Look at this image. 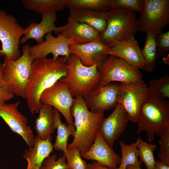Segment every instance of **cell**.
<instances>
[{
	"instance_id": "44dd1931",
	"label": "cell",
	"mask_w": 169,
	"mask_h": 169,
	"mask_svg": "<svg viewBox=\"0 0 169 169\" xmlns=\"http://www.w3.org/2000/svg\"><path fill=\"white\" fill-rule=\"evenodd\" d=\"M51 136L45 140L40 139L36 135L34 145L26 149L23 157L27 161L26 169H40L44 160L53 151Z\"/></svg>"
},
{
	"instance_id": "e575fe53",
	"label": "cell",
	"mask_w": 169,
	"mask_h": 169,
	"mask_svg": "<svg viewBox=\"0 0 169 169\" xmlns=\"http://www.w3.org/2000/svg\"><path fill=\"white\" fill-rule=\"evenodd\" d=\"M156 42L158 55H165L169 50V31L159 33L156 37Z\"/></svg>"
},
{
	"instance_id": "7c38bea8",
	"label": "cell",
	"mask_w": 169,
	"mask_h": 169,
	"mask_svg": "<svg viewBox=\"0 0 169 169\" xmlns=\"http://www.w3.org/2000/svg\"><path fill=\"white\" fill-rule=\"evenodd\" d=\"M20 102L13 103H0V117L11 130L20 136L29 147L35 143L34 137L31 127L28 125L26 116L18 110Z\"/></svg>"
},
{
	"instance_id": "4dcf8cb0",
	"label": "cell",
	"mask_w": 169,
	"mask_h": 169,
	"mask_svg": "<svg viewBox=\"0 0 169 169\" xmlns=\"http://www.w3.org/2000/svg\"><path fill=\"white\" fill-rule=\"evenodd\" d=\"M66 156L68 169H87L88 164L82 159L77 149H68Z\"/></svg>"
},
{
	"instance_id": "8992f818",
	"label": "cell",
	"mask_w": 169,
	"mask_h": 169,
	"mask_svg": "<svg viewBox=\"0 0 169 169\" xmlns=\"http://www.w3.org/2000/svg\"><path fill=\"white\" fill-rule=\"evenodd\" d=\"M29 45L22 47V54L18 59L4 57L2 64L3 77L7 86L13 95L25 99L27 86L33 61L29 53Z\"/></svg>"
},
{
	"instance_id": "30bf717a",
	"label": "cell",
	"mask_w": 169,
	"mask_h": 169,
	"mask_svg": "<svg viewBox=\"0 0 169 169\" xmlns=\"http://www.w3.org/2000/svg\"><path fill=\"white\" fill-rule=\"evenodd\" d=\"M147 87L142 79L130 83L119 84L118 104L128 114L130 120L137 121L141 105L146 95Z\"/></svg>"
},
{
	"instance_id": "4fadbf2b",
	"label": "cell",
	"mask_w": 169,
	"mask_h": 169,
	"mask_svg": "<svg viewBox=\"0 0 169 169\" xmlns=\"http://www.w3.org/2000/svg\"><path fill=\"white\" fill-rule=\"evenodd\" d=\"M119 83L99 84L84 99L87 108L93 113H103L115 107L118 104Z\"/></svg>"
},
{
	"instance_id": "3957f363",
	"label": "cell",
	"mask_w": 169,
	"mask_h": 169,
	"mask_svg": "<svg viewBox=\"0 0 169 169\" xmlns=\"http://www.w3.org/2000/svg\"><path fill=\"white\" fill-rule=\"evenodd\" d=\"M136 123V134L145 131L148 143H151L155 134L159 136L169 126V101L147 94L140 108Z\"/></svg>"
},
{
	"instance_id": "d4e9b609",
	"label": "cell",
	"mask_w": 169,
	"mask_h": 169,
	"mask_svg": "<svg viewBox=\"0 0 169 169\" xmlns=\"http://www.w3.org/2000/svg\"><path fill=\"white\" fill-rule=\"evenodd\" d=\"M21 2L27 9L42 15L63 10L67 0H22Z\"/></svg>"
},
{
	"instance_id": "cb8c5ba5",
	"label": "cell",
	"mask_w": 169,
	"mask_h": 169,
	"mask_svg": "<svg viewBox=\"0 0 169 169\" xmlns=\"http://www.w3.org/2000/svg\"><path fill=\"white\" fill-rule=\"evenodd\" d=\"M55 127L57 129V136L53 145V148L57 151H63L65 156L68 153V141L70 135L73 137L76 132L74 124H67L61 120L59 112L55 108Z\"/></svg>"
},
{
	"instance_id": "7a4b0ae2",
	"label": "cell",
	"mask_w": 169,
	"mask_h": 169,
	"mask_svg": "<svg viewBox=\"0 0 169 169\" xmlns=\"http://www.w3.org/2000/svg\"><path fill=\"white\" fill-rule=\"evenodd\" d=\"M70 113L74 118L76 132L73 141L68 145V149H77L81 156L93 143L104 114L91 112L87 108L84 98L81 97L74 98Z\"/></svg>"
},
{
	"instance_id": "836d02e7",
	"label": "cell",
	"mask_w": 169,
	"mask_h": 169,
	"mask_svg": "<svg viewBox=\"0 0 169 169\" xmlns=\"http://www.w3.org/2000/svg\"><path fill=\"white\" fill-rule=\"evenodd\" d=\"M56 158L55 155L49 156L43 161L40 169H68L65 155L60 156L57 160Z\"/></svg>"
},
{
	"instance_id": "74e56055",
	"label": "cell",
	"mask_w": 169,
	"mask_h": 169,
	"mask_svg": "<svg viewBox=\"0 0 169 169\" xmlns=\"http://www.w3.org/2000/svg\"><path fill=\"white\" fill-rule=\"evenodd\" d=\"M155 169H169V165L165 164L160 160L155 161Z\"/></svg>"
},
{
	"instance_id": "f546056e",
	"label": "cell",
	"mask_w": 169,
	"mask_h": 169,
	"mask_svg": "<svg viewBox=\"0 0 169 169\" xmlns=\"http://www.w3.org/2000/svg\"><path fill=\"white\" fill-rule=\"evenodd\" d=\"M150 83V85L147 89L146 94L153 95L162 99L169 98V75L152 79Z\"/></svg>"
},
{
	"instance_id": "5bb4252c",
	"label": "cell",
	"mask_w": 169,
	"mask_h": 169,
	"mask_svg": "<svg viewBox=\"0 0 169 169\" xmlns=\"http://www.w3.org/2000/svg\"><path fill=\"white\" fill-rule=\"evenodd\" d=\"M44 38L42 43L30 47L29 53L33 60L46 58L49 54L53 55L52 58L54 60L59 56L67 58L71 54L69 46L75 44L72 39L60 35L55 37L49 33L45 35Z\"/></svg>"
},
{
	"instance_id": "1f68e13d",
	"label": "cell",
	"mask_w": 169,
	"mask_h": 169,
	"mask_svg": "<svg viewBox=\"0 0 169 169\" xmlns=\"http://www.w3.org/2000/svg\"><path fill=\"white\" fill-rule=\"evenodd\" d=\"M159 136L160 147L158 157L162 162L169 165V126L164 129Z\"/></svg>"
},
{
	"instance_id": "e0dca14e",
	"label": "cell",
	"mask_w": 169,
	"mask_h": 169,
	"mask_svg": "<svg viewBox=\"0 0 169 169\" xmlns=\"http://www.w3.org/2000/svg\"><path fill=\"white\" fill-rule=\"evenodd\" d=\"M81 156L86 159L95 161L102 166L111 168L117 167L120 162V156L107 143L99 129L92 145Z\"/></svg>"
},
{
	"instance_id": "d590c367",
	"label": "cell",
	"mask_w": 169,
	"mask_h": 169,
	"mask_svg": "<svg viewBox=\"0 0 169 169\" xmlns=\"http://www.w3.org/2000/svg\"><path fill=\"white\" fill-rule=\"evenodd\" d=\"M9 90L4 81L2 71V64L0 61V103L5 102L13 96Z\"/></svg>"
},
{
	"instance_id": "5b68a950",
	"label": "cell",
	"mask_w": 169,
	"mask_h": 169,
	"mask_svg": "<svg viewBox=\"0 0 169 169\" xmlns=\"http://www.w3.org/2000/svg\"><path fill=\"white\" fill-rule=\"evenodd\" d=\"M66 60L68 73L59 80L67 85L73 97L84 99L99 84L100 74L97 65L85 66L77 56L72 53Z\"/></svg>"
},
{
	"instance_id": "d6a6232c",
	"label": "cell",
	"mask_w": 169,
	"mask_h": 169,
	"mask_svg": "<svg viewBox=\"0 0 169 169\" xmlns=\"http://www.w3.org/2000/svg\"><path fill=\"white\" fill-rule=\"evenodd\" d=\"M143 0H111V9L124 8L135 12H141L143 6Z\"/></svg>"
},
{
	"instance_id": "2e32d148",
	"label": "cell",
	"mask_w": 169,
	"mask_h": 169,
	"mask_svg": "<svg viewBox=\"0 0 169 169\" xmlns=\"http://www.w3.org/2000/svg\"><path fill=\"white\" fill-rule=\"evenodd\" d=\"M110 48L99 39L82 44H74L69 46L71 53L77 56L84 65L90 67L95 64L98 68L108 56Z\"/></svg>"
},
{
	"instance_id": "f35d334b",
	"label": "cell",
	"mask_w": 169,
	"mask_h": 169,
	"mask_svg": "<svg viewBox=\"0 0 169 169\" xmlns=\"http://www.w3.org/2000/svg\"><path fill=\"white\" fill-rule=\"evenodd\" d=\"M164 62L166 64L169 65V54L167 55V56L166 57L164 58L163 59Z\"/></svg>"
},
{
	"instance_id": "4316f807",
	"label": "cell",
	"mask_w": 169,
	"mask_h": 169,
	"mask_svg": "<svg viewBox=\"0 0 169 169\" xmlns=\"http://www.w3.org/2000/svg\"><path fill=\"white\" fill-rule=\"evenodd\" d=\"M138 138L135 142L130 145L125 144L123 141H119L121 151V157L120 165L117 169H126L128 166L141 167L142 162L138 159L139 150L137 147Z\"/></svg>"
},
{
	"instance_id": "9c48e42d",
	"label": "cell",
	"mask_w": 169,
	"mask_h": 169,
	"mask_svg": "<svg viewBox=\"0 0 169 169\" xmlns=\"http://www.w3.org/2000/svg\"><path fill=\"white\" fill-rule=\"evenodd\" d=\"M98 69L100 74V85L115 81L130 83L142 79L138 69L113 55H109Z\"/></svg>"
},
{
	"instance_id": "52a82bcc",
	"label": "cell",
	"mask_w": 169,
	"mask_h": 169,
	"mask_svg": "<svg viewBox=\"0 0 169 169\" xmlns=\"http://www.w3.org/2000/svg\"><path fill=\"white\" fill-rule=\"evenodd\" d=\"M143 6L137 19L136 31L149 32L156 37L169 23V0H143Z\"/></svg>"
},
{
	"instance_id": "f1b7e54d",
	"label": "cell",
	"mask_w": 169,
	"mask_h": 169,
	"mask_svg": "<svg viewBox=\"0 0 169 169\" xmlns=\"http://www.w3.org/2000/svg\"><path fill=\"white\" fill-rule=\"evenodd\" d=\"M138 139L137 147L139 150V156L140 161L144 163L147 169H155L156 161L154 156V151L156 145L144 142L140 137Z\"/></svg>"
},
{
	"instance_id": "603a6c76",
	"label": "cell",
	"mask_w": 169,
	"mask_h": 169,
	"mask_svg": "<svg viewBox=\"0 0 169 169\" xmlns=\"http://www.w3.org/2000/svg\"><path fill=\"white\" fill-rule=\"evenodd\" d=\"M38 113L34 127L36 135L41 140H45L51 136L55 129L54 109L49 105L43 103Z\"/></svg>"
},
{
	"instance_id": "484cf974",
	"label": "cell",
	"mask_w": 169,
	"mask_h": 169,
	"mask_svg": "<svg viewBox=\"0 0 169 169\" xmlns=\"http://www.w3.org/2000/svg\"><path fill=\"white\" fill-rule=\"evenodd\" d=\"M145 45L141 52L144 64L142 69L146 71L152 72L156 67L158 58L156 49V37L149 32L146 33Z\"/></svg>"
},
{
	"instance_id": "d6986e66",
	"label": "cell",
	"mask_w": 169,
	"mask_h": 169,
	"mask_svg": "<svg viewBox=\"0 0 169 169\" xmlns=\"http://www.w3.org/2000/svg\"><path fill=\"white\" fill-rule=\"evenodd\" d=\"M57 35L70 38L77 44H84L99 39V33L94 28L69 18L65 25L59 27Z\"/></svg>"
},
{
	"instance_id": "6da1fadb",
	"label": "cell",
	"mask_w": 169,
	"mask_h": 169,
	"mask_svg": "<svg viewBox=\"0 0 169 169\" xmlns=\"http://www.w3.org/2000/svg\"><path fill=\"white\" fill-rule=\"evenodd\" d=\"M68 73L65 56H59L55 60L47 58L33 60L25 98L32 114L38 113L42 106L40 98L43 91Z\"/></svg>"
},
{
	"instance_id": "9a60e30c",
	"label": "cell",
	"mask_w": 169,
	"mask_h": 169,
	"mask_svg": "<svg viewBox=\"0 0 169 169\" xmlns=\"http://www.w3.org/2000/svg\"><path fill=\"white\" fill-rule=\"evenodd\" d=\"M129 120L128 114L119 104L108 117L103 118L99 130L110 147L113 148L115 141L125 131Z\"/></svg>"
},
{
	"instance_id": "277c9868",
	"label": "cell",
	"mask_w": 169,
	"mask_h": 169,
	"mask_svg": "<svg viewBox=\"0 0 169 169\" xmlns=\"http://www.w3.org/2000/svg\"><path fill=\"white\" fill-rule=\"evenodd\" d=\"M105 18L106 28L99 33V38L110 48L129 39L136 33L137 19L134 11L124 8L112 9L105 11Z\"/></svg>"
},
{
	"instance_id": "ba28073f",
	"label": "cell",
	"mask_w": 169,
	"mask_h": 169,
	"mask_svg": "<svg viewBox=\"0 0 169 169\" xmlns=\"http://www.w3.org/2000/svg\"><path fill=\"white\" fill-rule=\"evenodd\" d=\"M23 29L14 17L0 10V57L16 60L21 56L19 45Z\"/></svg>"
},
{
	"instance_id": "ffe728a7",
	"label": "cell",
	"mask_w": 169,
	"mask_h": 169,
	"mask_svg": "<svg viewBox=\"0 0 169 169\" xmlns=\"http://www.w3.org/2000/svg\"><path fill=\"white\" fill-rule=\"evenodd\" d=\"M108 55L116 56L131 66L142 69L144 64L141 49L134 36L129 40L118 43L109 48Z\"/></svg>"
},
{
	"instance_id": "83f0119b",
	"label": "cell",
	"mask_w": 169,
	"mask_h": 169,
	"mask_svg": "<svg viewBox=\"0 0 169 169\" xmlns=\"http://www.w3.org/2000/svg\"><path fill=\"white\" fill-rule=\"evenodd\" d=\"M66 7L101 11L111 9L110 0H67Z\"/></svg>"
},
{
	"instance_id": "ab89813d",
	"label": "cell",
	"mask_w": 169,
	"mask_h": 169,
	"mask_svg": "<svg viewBox=\"0 0 169 169\" xmlns=\"http://www.w3.org/2000/svg\"><path fill=\"white\" fill-rule=\"evenodd\" d=\"M126 169H141V167H136L131 166H128Z\"/></svg>"
},
{
	"instance_id": "ac0fdd59",
	"label": "cell",
	"mask_w": 169,
	"mask_h": 169,
	"mask_svg": "<svg viewBox=\"0 0 169 169\" xmlns=\"http://www.w3.org/2000/svg\"><path fill=\"white\" fill-rule=\"evenodd\" d=\"M42 15V19L39 23L33 22L24 28L23 36L20 39V44H23L28 39H32L39 44L44 41L43 38L45 35L51 33L52 31L57 34L59 27L54 24L57 20L56 12L44 13Z\"/></svg>"
},
{
	"instance_id": "8fae6325",
	"label": "cell",
	"mask_w": 169,
	"mask_h": 169,
	"mask_svg": "<svg viewBox=\"0 0 169 169\" xmlns=\"http://www.w3.org/2000/svg\"><path fill=\"white\" fill-rule=\"evenodd\" d=\"M74 100L68 86L60 80L45 90L40 98L41 103L49 105L58 110L68 124H74L70 113Z\"/></svg>"
},
{
	"instance_id": "7402d4cb",
	"label": "cell",
	"mask_w": 169,
	"mask_h": 169,
	"mask_svg": "<svg viewBox=\"0 0 169 169\" xmlns=\"http://www.w3.org/2000/svg\"><path fill=\"white\" fill-rule=\"evenodd\" d=\"M69 18L77 21L85 23L99 33L104 32L107 27L105 11L86 9H69Z\"/></svg>"
},
{
	"instance_id": "8d00e7d4",
	"label": "cell",
	"mask_w": 169,
	"mask_h": 169,
	"mask_svg": "<svg viewBox=\"0 0 169 169\" xmlns=\"http://www.w3.org/2000/svg\"><path fill=\"white\" fill-rule=\"evenodd\" d=\"M117 168H109L101 165L96 161H93L92 163L88 164L87 169H117Z\"/></svg>"
}]
</instances>
